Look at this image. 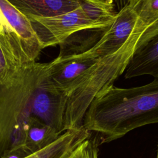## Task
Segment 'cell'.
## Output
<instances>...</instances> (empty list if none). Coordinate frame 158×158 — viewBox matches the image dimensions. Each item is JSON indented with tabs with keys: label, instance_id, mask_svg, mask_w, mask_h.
I'll list each match as a JSON object with an SVG mask.
<instances>
[{
	"label": "cell",
	"instance_id": "2e32d148",
	"mask_svg": "<svg viewBox=\"0 0 158 158\" xmlns=\"http://www.w3.org/2000/svg\"><path fill=\"white\" fill-rule=\"evenodd\" d=\"M15 31L10 27L7 20L4 16L0 8V35L4 32H13Z\"/></svg>",
	"mask_w": 158,
	"mask_h": 158
},
{
	"label": "cell",
	"instance_id": "7a4b0ae2",
	"mask_svg": "<svg viewBox=\"0 0 158 158\" xmlns=\"http://www.w3.org/2000/svg\"><path fill=\"white\" fill-rule=\"evenodd\" d=\"M47 65L27 59L16 66L7 79L0 81V157L25 146L30 123L36 118L35 91Z\"/></svg>",
	"mask_w": 158,
	"mask_h": 158
},
{
	"label": "cell",
	"instance_id": "8fae6325",
	"mask_svg": "<svg viewBox=\"0 0 158 158\" xmlns=\"http://www.w3.org/2000/svg\"><path fill=\"white\" fill-rule=\"evenodd\" d=\"M128 5L136 15L140 26L146 30L141 47L158 35V0H129Z\"/></svg>",
	"mask_w": 158,
	"mask_h": 158
},
{
	"label": "cell",
	"instance_id": "9a60e30c",
	"mask_svg": "<svg viewBox=\"0 0 158 158\" xmlns=\"http://www.w3.org/2000/svg\"><path fill=\"white\" fill-rule=\"evenodd\" d=\"M32 154L25 146L9 151L3 154L0 158H25Z\"/></svg>",
	"mask_w": 158,
	"mask_h": 158
},
{
	"label": "cell",
	"instance_id": "5bb4252c",
	"mask_svg": "<svg viewBox=\"0 0 158 158\" xmlns=\"http://www.w3.org/2000/svg\"><path fill=\"white\" fill-rule=\"evenodd\" d=\"M98 141L91 135L82 141L67 158H98Z\"/></svg>",
	"mask_w": 158,
	"mask_h": 158
},
{
	"label": "cell",
	"instance_id": "8992f818",
	"mask_svg": "<svg viewBox=\"0 0 158 158\" xmlns=\"http://www.w3.org/2000/svg\"><path fill=\"white\" fill-rule=\"evenodd\" d=\"M139 27L141 26L136 15L127 5L117 12L112 23L102 31L89 50L98 57L113 53L128 41Z\"/></svg>",
	"mask_w": 158,
	"mask_h": 158
},
{
	"label": "cell",
	"instance_id": "e0dca14e",
	"mask_svg": "<svg viewBox=\"0 0 158 158\" xmlns=\"http://www.w3.org/2000/svg\"><path fill=\"white\" fill-rule=\"evenodd\" d=\"M156 158H158V147H157V156Z\"/></svg>",
	"mask_w": 158,
	"mask_h": 158
},
{
	"label": "cell",
	"instance_id": "30bf717a",
	"mask_svg": "<svg viewBox=\"0 0 158 158\" xmlns=\"http://www.w3.org/2000/svg\"><path fill=\"white\" fill-rule=\"evenodd\" d=\"M91 135V132L84 127L67 130L52 143L25 158H67L82 141Z\"/></svg>",
	"mask_w": 158,
	"mask_h": 158
},
{
	"label": "cell",
	"instance_id": "6da1fadb",
	"mask_svg": "<svg viewBox=\"0 0 158 158\" xmlns=\"http://www.w3.org/2000/svg\"><path fill=\"white\" fill-rule=\"evenodd\" d=\"M158 123V77L139 86L119 88L112 84L89 105L83 127L109 143L133 130Z\"/></svg>",
	"mask_w": 158,
	"mask_h": 158
},
{
	"label": "cell",
	"instance_id": "5b68a950",
	"mask_svg": "<svg viewBox=\"0 0 158 158\" xmlns=\"http://www.w3.org/2000/svg\"><path fill=\"white\" fill-rule=\"evenodd\" d=\"M100 57L89 49L83 52L60 53L48 63L49 77L56 87L69 96Z\"/></svg>",
	"mask_w": 158,
	"mask_h": 158
},
{
	"label": "cell",
	"instance_id": "3957f363",
	"mask_svg": "<svg viewBox=\"0 0 158 158\" xmlns=\"http://www.w3.org/2000/svg\"><path fill=\"white\" fill-rule=\"evenodd\" d=\"M145 30L139 27L117 51L101 57L86 72L77 86L68 96L64 120V131L83 127V118L98 94L114 84L123 72L139 48Z\"/></svg>",
	"mask_w": 158,
	"mask_h": 158
},
{
	"label": "cell",
	"instance_id": "277c9868",
	"mask_svg": "<svg viewBox=\"0 0 158 158\" xmlns=\"http://www.w3.org/2000/svg\"><path fill=\"white\" fill-rule=\"evenodd\" d=\"M41 49L62 44L72 35L85 30H105L91 21L81 8L46 17L29 19Z\"/></svg>",
	"mask_w": 158,
	"mask_h": 158
},
{
	"label": "cell",
	"instance_id": "4fadbf2b",
	"mask_svg": "<svg viewBox=\"0 0 158 158\" xmlns=\"http://www.w3.org/2000/svg\"><path fill=\"white\" fill-rule=\"evenodd\" d=\"M60 135L49 125L34 118L30 123L25 146L33 154L52 143Z\"/></svg>",
	"mask_w": 158,
	"mask_h": 158
},
{
	"label": "cell",
	"instance_id": "ba28073f",
	"mask_svg": "<svg viewBox=\"0 0 158 158\" xmlns=\"http://www.w3.org/2000/svg\"><path fill=\"white\" fill-rule=\"evenodd\" d=\"M143 75L158 77V35L136 51L124 74L126 79Z\"/></svg>",
	"mask_w": 158,
	"mask_h": 158
},
{
	"label": "cell",
	"instance_id": "52a82bcc",
	"mask_svg": "<svg viewBox=\"0 0 158 158\" xmlns=\"http://www.w3.org/2000/svg\"><path fill=\"white\" fill-rule=\"evenodd\" d=\"M0 8L8 23L20 38L29 58L36 60L42 49L30 19L7 0H0Z\"/></svg>",
	"mask_w": 158,
	"mask_h": 158
},
{
	"label": "cell",
	"instance_id": "7c38bea8",
	"mask_svg": "<svg viewBox=\"0 0 158 158\" xmlns=\"http://www.w3.org/2000/svg\"><path fill=\"white\" fill-rule=\"evenodd\" d=\"M79 4L86 16L104 29L112 23L117 14L114 0H79Z\"/></svg>",
	"mask_w": 158,
	"mask_h": 158
},
{
	"label": "cell",
	"instance_id": "9c48e42d",
	"mask_svg": "<svg viewBox=\"0 0 158 158\" xmlns=\"http://www.w3.org/2000/svg\"><path fill=\"white\" fill-rule=\"evenodd\" d=\"M28 19L57 15L80 6L79 0H7Z\"/></svg>",
	"mask_w": 158,
	"mask_h": 158
}]
</instances>
